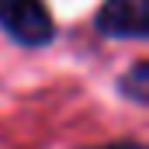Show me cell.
Listing matches in <instances>:
<instances>
[{
    "mask_svg": "<svg viewBox=\"0 0 149 149\" xmlns=\"http://www.w3.org/2000/svg\"><path fill=\"white\" fill-rule=\"evenodd\" d=\"M0 31L14 45L42 49L56 38V21L45 0H0Z\"/></svg>",
    "mask_w": 149,
    "mask_h": 149,
    "instance_id": "6da1fadb",
    "label": "cell"
},
{
    "mask_svg": "<svg viewBox=\"0 0 149 149\" xmlns=\"http://www.w3.org/2000/svg\"><path fill=\"white\" fill-rule=\"evenodd\" d=\"M94 28L104 38L146 42L149 38V0H104Z\"/></svg>",
    "mask_w": 149,
    "mask_h": 149,
    "instance_id": "7a4b0ae2",
    "label": "cell"
},
{
    "mask_svg": "<svg viewBox=\"0 0 149 149\" xmlns=\"http://www.w3.org/2000/svg\"><path fill=\"white\" fill-rule=\"evenodd\" d=\"M118 90L128 97V101H135V104H146L149 101V63H132V70L118 80Z\"/></svg>",
    "mask_w": 149,
    "mask_h": 149,
    "instance_id": "3957f363",
    "label": "cell"
},
{
    "mask_svg": "<svg viewBox=\"0 0 149 149\" xmlns=\"http://www.w3.org/2000/svg\"><path fill=\"white\" fill-rule=\"evenodd\" d=\"M87 149H146L142 142H108V146H87Z\"/></svg>",
    "mask_w": 149,
    "mask_h": 149,
    "instance_id": "277c9868",
    "label": "cell"
}]
</instances>
